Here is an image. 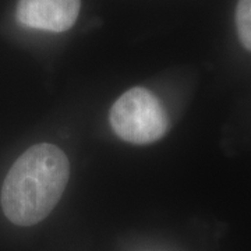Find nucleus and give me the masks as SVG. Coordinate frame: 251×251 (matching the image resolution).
Returning <instances> with one entry per match:
<instances>
[{
	"label": "nucleus",
	"instance_id": "f03ea898",
	"mask_svg": "<svg viewBox=\"0 0 251 251\" xmlns=\"http://www.w3.org/2000/svg\"><path fill=\"white\" fill-rule=\"evenodd\" d=\"M109 120L117 137L138 145L158 141L169 127L161 100L141 87L128 90L117 99L110 109Z\"/></svg>",
	"mask_w": 251,
	"mask_h": 251
},
{
	"label": "nucleus",
	"instance_id": "f257e3e1",
	"mask_svg": "<svg viewBox=\"0 0 251 251\" xmlns=\"http://www.w3.org/2000/svg\"><path fill=\"white\" fill-rule=\"evenodd\" d=\"M69 159L53 144H36L23 153L7 173L1 208L10 222L32 226L50 214L67 186Z\"/></svg>",
	"mask_w": 251,
	"mask_h": 251
},
{
	"label": "nucleus",
	"instance_id": "7ed1b4c3",
	"mask_svg": "<svg viewBox=\"0 0 251 251\" xmlns=\"http://www.w3.org/2000/svg\"><path fill=\"white\" fill-rule=\"evenodd\" d=\"M80 7V0H20L16 16L24 27L64 32L74 25Z\"/></svg>",
	"mask_w": 251,
	"mask_h": 251
},
{
	"label": "nucleus",
	"instance_id": "20e7f679",
	"mask_svg": "<svg viewBox=\"0 0 251 251\" xmlns=\"http://www.w3.org/2000/svg\"><path fill=\"white\" fill-rule=\"evenodd\" d=\"M236 27L242 45L251 52V0H239L236 9Z\"/></svg>",
	"mask_w": 251,
	"mask_h": 251
}]
</instances>
